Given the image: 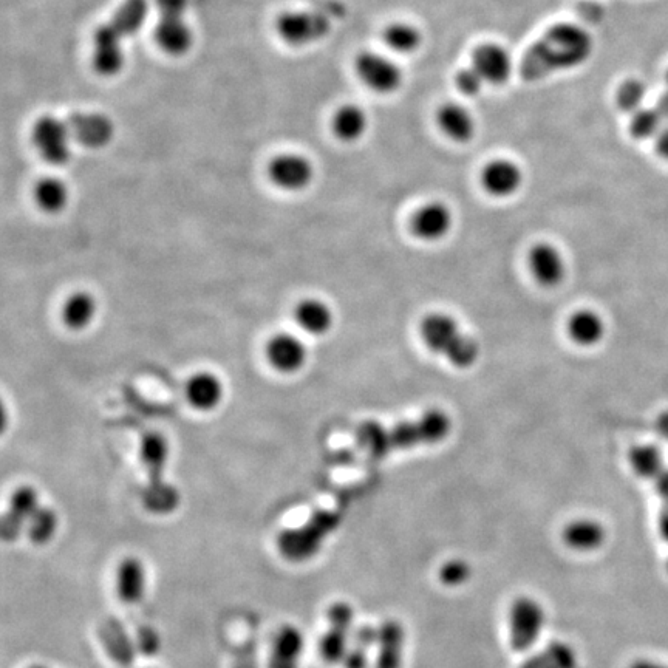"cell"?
<instances>
[{"instance_id":"484cf974","label":"cell","mask_w":668,"mask_h":668,"mask_svg":"<svg viewBox=\"0 0 668 668\" xmlns=\"http://www.w3.org/2000/svg\"><path fill=\"white\" fill-rule=\"evenodd\" d=\"M96 316V300L87 291H76L62 305L61 317L65 327L73 331L86 330Z\"/></svg>"},{"instance_id":"ac0fdd59","label":"cell","mask_w":668,"mask_h":668,"mask_svg":"<svg viewBox=\"0 0 668 668\" xmlns=\"http://www.w3.org/2000/svg\"><path fill=\"white\" fill-rule=\"evenodd\" d=\"M38 494L31 488H21L11 497V508L5 515L2 534L5 540H16L25 523L39 511Z\"/></svg>"},{"instance_id":"d4e9b609","label":"cell","mask_w":668,"mask_h":668,"mask_svg":"<svg viewBox=\"0 0 668 668\" xmlns=\"http://www.w3.org/2000/svg\"><path fill=\"white\" fill-rule=\"evenodd\" d=\"M302 650L304 638L300 631L290 625L280 628L274 639L270 668H297Z\"/></svg>"},{"instance_id":"1f68e13d","label":"cell","mask_w":668,"mask_h":668,"mask_svg":"<svg viewBox=\"0 0 668 668\" xmlns=\"http://www.w3.org/2000/svg\"><path fill=\"white\" fill-rule=\"evenodd\" d=\"M522 668H577L576 653L570 645L551 642L545 651L532 656Z\"/></svg>"},{"instance_id":"74e56055","label":"cell","mask_w":668,"mask_h":668,"mask_svg":"<svg viewBox=\"0 0 668 668\" xmlns=\"http://www.w3.org/2000/svg\"><path fill=\"white\" fill-rule=\"evenodd\" d=\"M58 519L52 509L39 508L28 522V536L35 543H45L55 536Z\"/></svg>"},{"instance_id":"83f0119b","label":"cell","mask_w":668,"mask_h":668,"mask_svg":"<svg viewBox=\"0 0 668 668\" xmlns=\"http://www.w3.org/2000/svg\"><path fill=\"white\" fill-rule=\"evenodd\" d=\"M33 197L39 209L47 214H58L69 203V188L59 178L45 177L36 183Z\"/></svg>"},{"instance_id":"8fae6325","label":"cell","mask_w":668,"mask_h":668,"mask_svg":"<svg viewBox=\"0 0 668 668\" xmlns=\"http://www.w3.org/2000/svg\"><path fill=\"white\" fill-rule=\"evenodd\" d=\"M529 270L546 288L559 287L566 276V263L559 248L551 243H537L528 254Z\"/></svg>"},{"instance_id":"9a60e30c","label":"cell","mask_w":668,"mask_h":668,"mask_svg":"<svg viewBox=\"0 0 668 668\" xmlns=\"http://www.w3.org/2000/svg\"><path fill=\"white\" fill-rule=\"evenodd\" d=\"M225 389L219 376L211 372L195 373L186 384L188 403L198 412H211L222 404Z\"/></svg>"},{"instance_id":"b9f144b4","label":"cell","mask_w":668,"mask_h":668,"mask_svg":"<svg viewBox=\"0 0 668 668\" xmlns=\"http://www.w3.org/2000/svg\"><path fill=\"white\" fill-rule=\"evenodd\" d=\"M328 621H330L331 628H338V630L350 633V628L353 625L352 607L347 604L333 605L328 611Z\"/></svg>"},{"instance_id":"277c9868","label":"cell","mask_w":668,"mask_h":668,"mask_svg":"<svg viewBox=\"0 0 668 668\" xmlns=\"http://www.w3.org/2000/svg\"><path fill=\"white\" fill-rule=\"evenodd\" d=\"M277 31L283 41L302 47L322 41L331 31V21L322 11H294L277 19Z\"/></svg>"},{"instance_id":"9c48e42d","label":"cell","mask_w":668,"mask_h":668,"mask_svg":"<svg viewBox=\"0 0 668 668\" xmlns=\"http://www.w3.org/2000/svg\"><path fill=\"white\" fill-rule=\"evenodd\" d=\"M463 333L455 317L446 313H432L424 317L421 324V338L429 350L446 358L458 342L463 339Z\"/></svg>"},{"instance_id":"f1b7e54d","label":"cell","mask_w":668,"mask_h":668,"mask_svg":"<svg viewBox=\"0 0 668 668\" xmlns=\"http://www.w3.org/2000/svg\"><path fill=\"white\" fill-rule=\"evenodd\" d=\"M384 42L393 53L413 55L423 45V33L407 22H393L384 30Z\"/></svg>"},{"instance_id":"816d5d0a","label":"cell","mask_w":668,"mask_h":668,"mask_svg":"<svg viewBox=\"0 0 668 668\" xmlns=\"http://www.w3.org/2000/svg\"><path fill=\"white\" fill-rule=\"evenodd\" d=\"M656 109L659 110V113H661L662 118H664L665 121H668V89L665 90V92L662 93L661 96H659L658 104H656Z\"/></svg>"},{"instance_id":"836d02e7","label":"cell","mask_w":668,"mask_h":668,"mask_svg":"<svg viewBox=\"0 0 668 668\" xmlns=\"http://www.w3.org/2000/svg\"><path fill=\"white\" fill-rule=\"evenodd\" d=\"M664 118L659 110L642 107L631 115L630 133L634 140H651L658 137L664 129Z\"/></svg>"},{"instance_id":"f5cc1de1","label":"cell","mask_w":668,"mask_h":668,"mask_svg":"<svg viewBox=\"0 0 668 668\" xmlns=\"http://www.w3.org/2000/svg\"><path fill=\"white\" fill-rule=\"evenodd\" d=\"M30 668H47V667H44V665H33V667Z\"/></svg>"},{"instance_id":"d6a6232c","label":"cell","mask_w":668,"mask_h":668,"mask_svg":"<svg viewBox=\"0 0 668 668\" xmlns=\"http://www.w3.org/2000/svg\"><path fill=\"white\" fill-rule=\"evenodd\" d=\"M418 426H420L421 437H423L424 446L429 444L441 443L446 440L447 435L452 429V421L449 415L443 410H429L423 416L418 418Z\"/></svg>"},{"instance_id":"7a4b0ae2","label":"cell","mask_w":668,"mask_h":668,"mask_svg":"<svg viewBox=\"0 0 668 668\" xmlns=\"http://www.w3.org/2000/svg\"><path fill=\"white\" fill-rule=\"evenodd\" d=\"M545 625V611L537 600L519 597L509 611V638L515 651H526L536 644Z\"/></svg>"},{"instance_id":"e575fe53","label":"cell","mask_w":668,"mask_h":668,"mask_svg":"<svg viewBox=\"0 0 668 668\" xmlns=\"http://www.w3.org/2000/svg\"><path fill=\"white\" fill-rule=\"evenodd\" d=\"M645 96H647V87L644 82L639 79H627L622 82L616 92V104L622 112L630 113L641 110L644 104Z\"/></svg>"},{"instance_id":"ab89813d","label":"cell","mask_w":668,"mask_h":668,"mask_svg":"<svg viewBox=\"0 0 668 668\" xmlns=\"http://www.w3.org/2000/svg\"><path fill=\"white\" fill-rule=\"evenodd\" d=\"M455 84H457V89L466 96L480 95L484 86H486V82L483 81L480 73L472 65H469L466 69H461L455 75Z\"/></svg>"},{"instance_id":"ee69618b","label":"cell","mask_w":668,"mask_h":668,"mask_svg":"<svg viewBox=\"0 0 668 668\" xmlns=\"http://www.w3.org/2000/svg\"><path fill=\"white\" fill-rule=\"evenodd\" d=\"M160 16H185L188 0H157Z\"/></svg>"},{"instance_id":"4dcf8cb0","label":"cell","mask_w":668,"mask_h":668,"mask_svg":"<svg viewBox=\"0 0 668 668\" xmlns=\"http://www.w3.org/2000/svg\"><path fill=\"white\" fill-rule=\"evenodd\" d=\"M403 639V628L395 622H387L379 630V656L376 668H399Z\"/></svg>"},{"instance_id":"bcb514c9","label":"cell","mask_w":668,"mask_h":668,"mask_svg":"<svg viewBox=\"0 0 668 668\" xmlns=\"http://www.w3.org/2000/svg\"><path fill=\"white\" fill-rule=\"evenodd\" d=\"M656 152H658L659 157L668 161V127H664L656 137Z\"/></svg>"},{"instance_id":"ba28073f","label":"cell","mask_w":668,"mask_h":668,"mask_svg":"<svg viewBox=\"0 0 668 668\" xmlns=\"http://www.w3.org/2000/svg\"><path fill=\"white\" fill-rule=\"evenodd\" d=\"M472 67L480 73L486 84L503 86L514 72V59L508 48L489 42L475 50L472 55Z\"/></svg>"},{"instance_id":"d590c367","label":"cell","mask_w":668,"mask_h":668,"mask_svg":"<svg viewBox=\"0 0 668 668\" xmlns=\"http://www.w3.org/2000/svg\"><path fill=\"white\" fill-rule=\"evenodd\" d=\"M361 441L373 457H386L393 450L390 430L378 423L364 424L361 427Z\"/></svg>"},{"instance_id":"8d00e7d4","label":"cell","mask_w":668,"mask_h":668,"mask_svg":"<svg viewBox=\"0 0 668 668\" xmlns=\"http://www.w3.org/2000/svg\"><path fill=\"white\" fill-rule=\"evenodd\" d=\"M319 651H321L322 658L328 664H338V662L345 661L348 655V633L347 631L338 630V628H331L319 644Z\"/></svg>"},{"instance_id":"5bb4252c","label":"cell","mask_w":668,"mask_h":668,"mask_svg":"<svg viewBox=\"0 0 668 668\" xmlns=\"http://www.w3.org/2000/svg\"><path fill=\"white\" fill-rule=\"evenodd\" d=\"M123 39L116 35L109 24L101 25L95 31V50H93V67L101 76H115L124 67V52L121 47Z\"/></svg>"},{"instance_id":"4fadbf2b","label":"cell","mask_w":668,"mask_h":668,"mask_svg":"<svg viewBox=\"0 0 668 668\" xmlns=\"http://www.w3.org/2000/svg\"><path fill=\"white\" fill-rule=\"evenodd\" d=\"M454 226V214L449 206L441 202H430L421 206L412 219V229L424 242H440Z\"/></svg>"},{"instance_id":"db71d44e","label":"cell","mask_w":668,"mask_h":668,"mask_svg":"<svg viewBox=\"0 0 668 668\" xmlns=\"http://www.w3.org/2000/svg\"><path fill=\"white\" fill-rule=\"evenodd\" d=\"M665 79H667V84H668V70H667V76H665Z\"/></svg>"},{"instance_id":"c3c4849f","label":"cell","mask_w":668,"mask_h":668,"mask_svg":"<svg viewBox=\"0 0 668 668\" xmlns=\"http://www.w3.org/2000/svg\"><path fill=\"white\" fill-rule=\"evenodd\" d=\"M658 528L662 540L668 545V506H665L664 511L659 515Z\"/></svg>"},{"instance_id":"60d3db41","label":"cell","mask_w":668,"mask_h":668,"mask_svg":"<svg viewBox=\"0 0 668 668\" xmlns=\"http://www.w3.org/2000/svg\"><path fill=\"white\" fill-rule=\"evenodd\" d=\"M471 576V568L464 560H450L440 570V580L447 587H458Z\"/></svg>"},{"instance_id":"ffe728a7","label":"cell","mask_w":668,"mask_h":668,"mask_svg":"<svg viewBox=\"0 0 668 668\" xmlns=\"http://www.w3.org/2000/svg\"><path fill=\"white\" fill-rule=\"evenodd\" d=\"M294 321L305 333L324 336L333 328L334 316L324 300L304 299L294 308Z\"/></svg>"},{"instance_id":"2e32d148","label":"cell","mask_w":668,"mask_h":668,"mask_svg":"<svg viewBox=\"0 0 668 668\" xmlns=\"http://www.w3.org/2000/svg\"><path fill=\"white\" fill-rule=\"evenodd\" d=\"M155 41L167 55L181 56L189 52L194 35L183 16H161L155 28Z\"/></svg>"},{"instance_id":"44dd1931","label":"cell","mask_w":668,"mask_h":668,"mask_svg":"<svg viewBox=\"0 0 668 668\" xmlns=\"http://www.w3.org/2000/svg\"><path fill=\"white\" fill-rule=\"evenodd\" d=\"M607 333L604 317L594 310H580L568 322L570 338L582 347H594L604 341Z\"/></svg>"},{"instance_id":"cb8c5ba5","label":"cell","mask_w":668,"mask_h":668,"mask_svg":"<svg viewBox=\"0 0 668 668\" xmlns=\"http://www.w3.org/2000/svg\"><path fill=\"white\" fill-rule=\"evenodd\" d=\"M101 641L106 647L107 653L113 661L121 665L132 664L135 655H137V644H133L129 634L126 633V628L120 622L112 621L104 622L101 631H99Z\"/></svg>"},{"instance_id":"30bf717a","label":"cell","mask_w":668,"mask_h":668,"mask_svg":"<svg viewBox=\"0 0 668 668\" xmlns=\"http://www.w3.org/2000/svg\"><path fill=\"white\" fill-rule=\"evenodd\" d=\"M523 171L519 164L506 158L492 160L481 172V185L492 197L508 198L522 189Z\"/></svg>"},{"instance_id":"f546056e","label":"cell","mask_w":668,"mask_h":668,"mask_svg":"<svg viewBox=\"0 0 668 668\" xmlns=\"http://www.w3.org/2000/svg\"><path fill=\"white\" fill-rule=\"evenodd\" d=\"M628 461L634 474L647 480H656L665 471L664 455L653 444L634 446L628 454Z\"/></svg>"},{"instance_id":"7402d4cb","label":"cell","mask_w":668,"mask_h":668,"mask_svg":"<svg viewBox=\"0 0 668 668\" xmlns=\"http://www.w3.org/2000/svg\"><path fill=\"white\" fill-rule=\"evenodd\" d=\"M331 127L339 140L344 143H356L369 130V116L362 107L345 104L334 113Z\"/></svg>"},{"instance_id":"f6af8a7d","label":"cell","mask_w":668,"mask_h":668,"mask_svg":"<svg viewBox=\"0 0 668 668\" xmlns=\"http://www.w3.org/2000/svg\"><path fill=\"white\" fill-rule=\"evenodd\" d=\"M345 667L347 668H367L369 667V658L365 653V648L356 647L355 650L348 651L345 658Z\"/></svg>"},{"instance_id":"5b68a950","label":"cell","mask_w":668,"mask_h":668,"mask_svg":"<svg viewBox=\"0 0 668 668\" xmlns=\"http://www.w3.org/2000/svg\"><path fill=\"white\" fill-rule=\"evenodd\" d=\"M70 130L67 123L56 116H42L36 121L31 138L47 163L64 166L70 160Z\"/></svg>"},{"instance_id":"681fc988","label":"cell","mask_w":668,"mask_h":668,"mask_svg":"<svg viewBox=\"0 0 668 668\" xmlns=\"http://www.w3.org/2000/svg\"><path fill=\"white\" fill-rule=\"evenodd\" d=\"M656 429H658L659 435L668 441V410L659 415L658 421H656Z\"/></svg>"},{"instance_id":"f35d334b","label":"cell","mask_w":668,"mask_h":668,"mask_svg":"<svg viewBox=\"0 0 668 668\" xmlns=\"http://www.w3.org/2000/svg\"><path fill=\"white\" fill-rule=\"evenodd\" d=\"M390 430V441L393 449L406 450L416 446H424L418 421H403Z\"/></svg>"},{"instance_id":"f907efd6","label":"cell","mask_w":668,"mask_h":668,"mask_svg":"<svg viewBox=\"0 0 668 668\" xmlns=\"http://www.w3.org/2000/svg\"><path fill=\"white\" fill-rule=\"evenodd\" d=\"M630 668H668V664L658 661H650V659H639V661L633 662L630 665Z\"/></svg>"},{"instance_id":"7dc6e473","label":"cell","mask_w":668,"mask_h":668,"mask_svg":"<svg viewBox=\"0 0 668 668\" xmlns=\"http://www.w3.org/2000/svg\"><path fill=\"white\" fill-rule=\"evenodd\" d=\"M656 491L661 495L662 500L668 506V469H665L658 478H656Z\"/></svg>"},{"instance_id":"d6986e66","label":"cell","mask_w":668,"mask_h":668,"mask_svg":"<svg viewBox=\"0 0 668 668\" xmlns=\"http://www.w3.org/2000/svg\"><path fill=\"white\" fill-rule=\"evenodd\" d=\"M562 539L568 548L579 553H591L604 545L607 532L596 520L582 519L568 523L563 529Z\"/></svg>"},{"instance_id":"7c38bea8","label":"cell","mask_w":668,"mask_h":668,"mask_svg":"<svg viewBox=\"0 0 668 668\" xmlns=\"http://www.w3.org/2000/svg\"><path fill=\"white\" fill-rule=\"evenodd\" d=\"M65 123L76 141L92 149L107 146L115 132L112 121L103 113L75 112Z\"/></svg>"},{"instance_id":"8992f818","label":"cell","mask_w":668,"mask_h":668,"mask_svg":"<svg viewBox=\"0 0 668 668\" xmlns=\"http://www.w3.org/2000/svg\"><path fill=\"white\" fill-rule=\"evenodd\" d=\"M268 177L276 188L296 192L308 188L314 178V167L304 155L282 154L271 160Z\"/></svg>"},{"instance_id":"11a10c76","label":"cell","mask_w":668,"mask_h":668,"mask_svg":"<svg viewBox=\"0 0 668 668\" xmlns=\"http://www.w3.org/2000/svg\"><path fill=\"white\" fill-rule=\"evenodd\" d=\"M667 570H668V562H667Z\"/></svg>"},{"instance_id":"4316f807","label":"cell","mask_w":668,"mask_h":668,"mask_svg":"<svg viewBox=\"0 0 668 668\" xmlns=\"http://www.w3.org/2000/svg\"><path fill=\"white\" fill-rule=\"evenodd\" d=\"M147 16L146 0H126L116 13L113 14L112 21L107 24L112 27L116 35L121 39L129 38L135 35L143 28Z\"/></svg>"},{"instance_id":"52a82bcc","label":"cell","mask_w":668,"mask_h":668,"mask_svg":"<svg viewBox=\"0 0 668 668\" xmlns=\"http://www.w3.org/2000/svg\"><path fill=\"white\" fill-rule=\"evenodd\" d=\"M265 358L271 369L283 375H293L304 367L308 352L302 339L294 334L277 333L266 342Z\"/></svg>"},{"instance_id":"7bdbcfd3","label":"cell","mask_w":668,"mask_h":668,"mask_svg":"<svg viewBox=\"0 0 668 668\" xmlns=\"http://www.w3.org/2000/svg\"><path fill=\"white\" fill-rule=\"evenodd\" d=\"M158 645H160V638H158V634L152 628H143L138 633V650L143 651L146 655L155 653L158 650Z\"/></svg>"},{"instance_id":"e0dca14e","label":"cell","mask_w":668,"mask_h":668,"mask_svg":"<svg viewBox=\"0 0 668 668\" xmlns=\"http://www.w3.org/2000/svg\"><path fill=\"white\" fill-rule=\"evenodd\" d=\"M437 121L441 132L455 143H469L477 133L475 116L461 104H444L438 110Z\"/></svg>"},{"instance_id":"603a6c76","label":"cell","mask_w":668,"mask_h":668,"mask_svg":"<svg viewBox=\"0 0 668 668\" xmlns=\"http://www.w3.org/2000/svg\"><path fill=\"white\" fill-rule=\"evenodd\" d=\"M116 590L118 596L126 604H138L146 591V573L143 563L138 559L123 560L116 574Z\"/></svg>"},{"instance_id":"6da1fadb","label":"cell","mask_w":668,"mask_h":668,"mask_svg":"<svg viewBox=\"0 0 668 668\" xmlns=\"http://www.w3.org/2000/svg\"><path fill=\"white\" fill-rule=\"evenodd\" d=\"M593 36L582 25L556 24L528 48L520 64V75L529 82L542 81L556 73L568 72L593 56Z\"/></svg>"},{"instance_id":"3957f363","label":"cell","mask_w":668,"mask_h":668,"mask_svg":"<svg viewBox=\"0 0 668 668\" xmlns=\"http://www.w3.org/2000/svg\"><path fill=\"white\" fill-rule=\"evenodd\" d=\"M358 78L373 92L390 95L403 86L404 73L393 59L376 52H362L356 56Z\"/></svg>"}]
</instances>
